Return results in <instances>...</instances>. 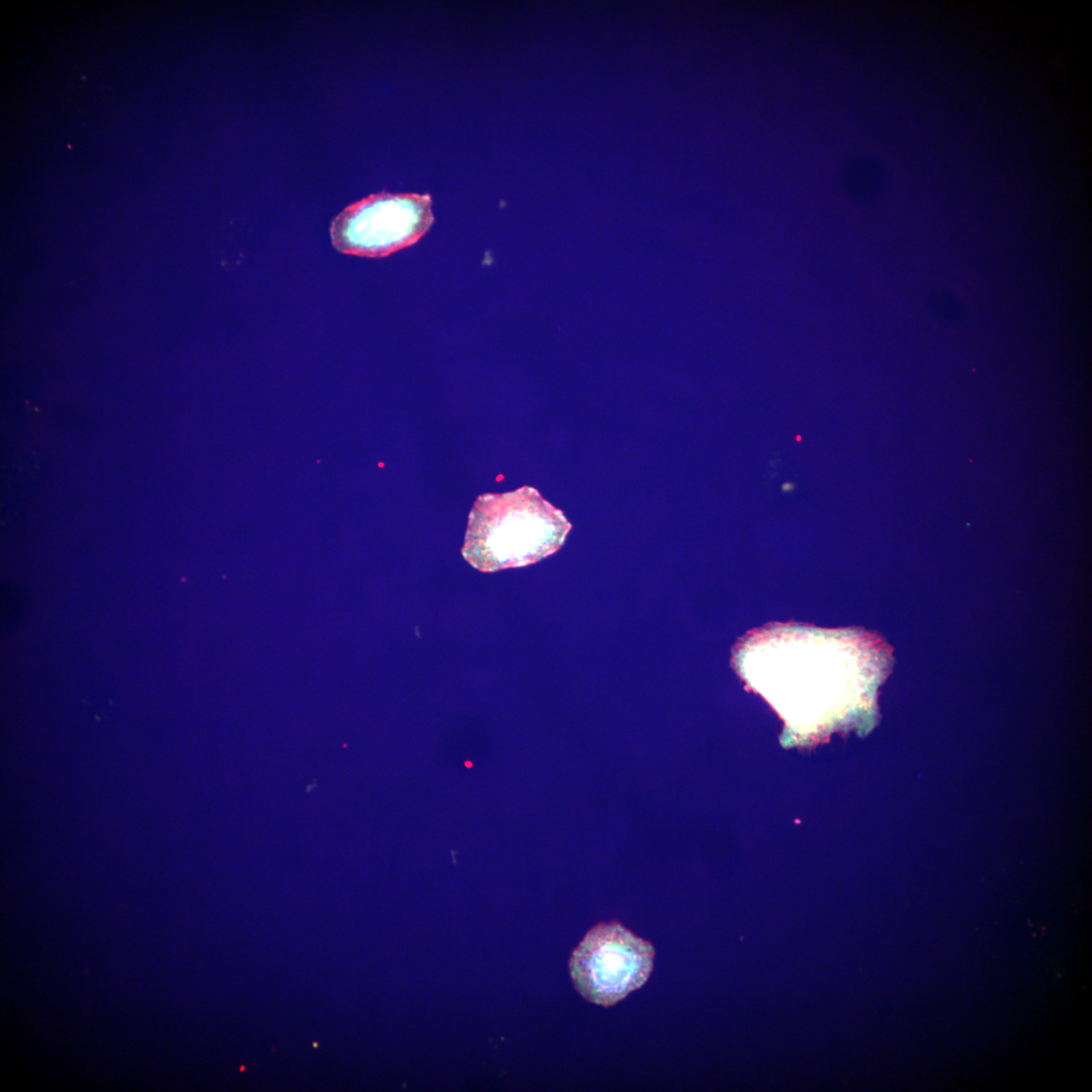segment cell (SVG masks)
<instances>
[{
    "label": "cell",
    "mask_w": 1092,
    "mask_h": 1092,
    "mask_svg": "<svg viewBox=\"0 0 1092 1092\" xmlns=\"http://www.w3.org/2000/svg\"><path fill=\"white\" fill-rule=\"evenodd\" d=\"M433 221L429 194L380 192L343 209L330 234L339 252L378 258L415 244Z\"/></svg>",
    "instance_id": "3957f363"
},
{
    "label": "cell",
    "mask_w": 1092,
    "mask_h": 1092,
    "mask_svg": "<svg viewBox=\"0 0 1092 1092\" xmlns=\"http://www.w3.org/2000/svg\"><path fill=\"white\" fill-rule=\"evenodd\" d=\"M570 529L534 487L484 493L469 514L462 555L483 572L526 566L556 552Z\"/></svg>",
    "instance_id": "7a4b0ae2"
},
{
    "label": "cell",
    "mask_w": 1092,
    "mask_h": 1092,
    "mask_svg": "<svg viewBox=\"0 0 1092 1092\" xmlns=\"http://www.w3.org/2000/svg\"><path fill=\"white\" fill-rule=\"evenodd\" d=\"M654 948L618 921L593 927L573 950V985L587 1001L610 1007L640 988L653 968Z\"/></svg>",
    "instance_id": "277c9868"
},
{
    "label": "cell",
    "mask_w": 1092,
    "mask_h": 1092,
    "mask_svg": "<svg viewBox=\"0 0 1092 1092\" xmlns=\"http://www.w3.org/2000/svg\"><path fill=\"white\" fill-rule=\"evenodd\" d=\"M731 661L746 687L785 721L783 740L810 744L860 727L893 657L876 633L790 622L749 631L734 645Z\"/></svg>",
    "instance_id": "6da1fadb"
}]
</instances>
